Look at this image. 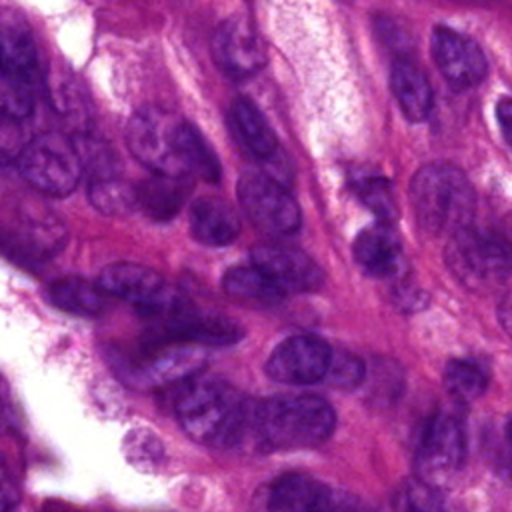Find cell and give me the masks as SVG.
Segmentation results:
<instances>
[{
	"instance_id": "6da1fadb",
	"label": "cell",
	"mask_w": 512,
	"mask_h": 512,
	"mask_svg": "<svg viewBox=\"0 0 512 512\" xmlns=\"http://www.w3.org/2000/svg\"><path fill=\"white\" fill-rule=\"evenodd\" d=\"M126 142L134 158L152 174L218 182L220 164L204 136L176 112L146 106L126 124Z\"/></svg>"
},
{
	"instance_id": "7a4b0ae2",
	"label": "cell",
	"mask_w": 512,
	"mask_h": 512,
	"mask_svg": "<svg viewBox=\"0 0 512 512\" xmlns=\"http://www.w3.org/2000/svg\"><path fill=\"white\" fill-rule=\"evenodd\" d=\"M174 412L186 436L204 446L230 448L252 434L254 404L216 376H194L180 386Z\"/></svg>"
},
{
	"instance_id": "3957f363",
	"label": "cell",
	"mask_w": 512,
	"mask_h": 512,
	"mask_svg": "<svg viewBox=\"0 0 512 512\" xmlns=\"http://www.w3.org/2000/svg\"><path fill=\"white\" fill-rule=\"evenodd\" d=\"M336 426L332 406L314 394L274 396L254 404L252 436L266 450L314 448Z\"/></svg>"
},
{
	"instance_id": "277c9868",
	"label": "cell",
	"mask_w": 512,
	"mask_h": 512,
	"mask_svg": "<svg viewBox=\"0 0 512 512\" xmlns=\"http://www.w3.org/2000/svg\"><path fill=\"white\" fill-rule=\"evenodd\" d=\"M410 204L418 224L426 232L450 238L470 228L476 194L460 168L446 162H432L412 176Z\"/></svg>"
},
{
	"instance_id": "5b68a950",
	"label": "cell",
	"mask_w": 512,
	"mask_h": 512,
	"mask_svg": "<svg viewBox=\"0 0 512 512\" xmlns=\"http://www.w3.org/2000/svg\"><path fill=\"white\" fill-rule=\"evenodd\" d=\"M444 260L452 276L472 292H492L512 276V244L494 232L466 228L450 236Z\"/></svg>"
},
{
	"instance_id": "8992f818",
	"label": "cell",
	"mask_w": 512,
	"mask_h": 512,
	"mask_svg": "<svg viewBox=\"0 0 512 512\" xmlns=\"http://www.w3.org/2000/svg\"><path fill=\"white\" fill-rule=\"evenodd\" d=\"M16 162L22 178L48 196H68L82 176L74 140L60 132L34 136L20 148Z\"/></svg>"
},
{
	"instance_id": "52a82bcc",
	"label": "cell",
	"mask_w": 512,
	"mask_h": 512,
	"mask_svg": "<svg viewBox=\"0 0 512 512\" xmlns=\"http://www.w3.org/2000/svg\"><path fill=\"white\" fill-rule=\"evenodd\" d=\"M98 286L152 318H162L184 304L182 294L166 278L142 264H110L100 272Z\"/></svg>"
},
{
	"instance_id": "ba28073f",
	"label": "cell",
	"mask_w": 512,
	"mask_h": 512,
	"mask_svg": "<svg viewBox=\"0 0 512 512\" xmlns=\"http://www.w3.org/2000/svg\"><path fill=\"white\" fill-rule=\"evenodd\" d=\"M466 458V434L462 420L452 412H436L424 426L414 466L418 480L440 488L462 468Z\"/></svg>"
},
{
	"instance_id": "9c48e42d",
	"label": "cell",
	"mask_w": 512,
	"mask_h": 512,
	"mask_svg": "<svg viewBox=\"0 0 512 512\" xmlns=\"http://www.w3.org/2000/svg\"><path fill=\"white\" fill-rule=\"evenodd\" d=\"M238 200L248 220L270 238H284L300 228L294 196L272 176L248 172L238 180Z\"/></svg>"
},
{
	"instance_id": "30bf717a",
	"label": "cell",
	"mask_w": 512,
	"mask_h": 512,
	"mask_svg": "<svg viewBox=\"0 0 512 512\" xmlns=\"http://www.w3.org/2000/svg\"><path fill=\"white\" fill-rule=\"evenodd\" d=\"M334 350L320 338L298 334L282 340L266 362V374L284 384H314L326 380Z\"/></svg>"
},
{
	"instance_id": "8fae6325",
	"label": "cell",
	"mask_w": 512,
	"mask_h": 512,
	"mask_svg": "<svg viewBox=\"0 0 512 512\" xmlns=\"http://www.w3.org/2000/svg\"><path fill=\"white\" fill-rule=\"evenodd\" d=\"M212 56L230 78L242 80L266 64V48L250 20L232 16L218 24L212 36Z\"/></svg>"
},
{
	"instance_id": "7c38bea8",
	"label": "cell",
	"mask_w": 512,
	"mask_h": 512,
	"mask_svg": "<svg viewBox=\"0 0 512 512\" xmlns=\"http://www.w3.org/2000/svg\"><path fill=\"white\" fill-rule=\"evenodd\" d=\"M430 50L442 78L454 90H468L478 86L488 72V64L480 46L472 38L448 26L434 28Z\"/></svg>"
},
{
	"instance_id": "4fadbf2b",
	"label": "cell",
	"mask_w": 512,
	"mask_h": 512,
	"mask_svg": "<svg viewBox=\"0 0 512 512\" xmlns=\"http://www.w3.org/2000/svg\"><path fill=\"white\" fill-rule=\"evenodd\" d=\"M334 488L304 472H286L260 486L254 512H326Z\"/></svg>"
},
{
	"instance_id": "5bb4252c",
	"label": "cell",
	"mask_w": 512,
	"mask_h": 512,
	"mask_svg": "<svg viewBox=\"0 0 512 512\" xmlns=\"http://www.w3.org/2000/svg\"><path fill=\"white\" fill-rule=\"evenodd\" d=\"M152 342H176L190 346H224L240 340L242 330L228 318L188 310L186 304L156 318Z\"/></svg>"
},
{
	"instance_id": "9a60e30c",
	"label": "cell",
	"mask_w": 512,
	"mask_h": 512,
	"mask_svg": "<svg viewBox=\"0 0 512 512\" xmlns=\"http://www.w3.org/2000/svg\"><path fill=\"white\" fill-rule=\"evenodd\" d=\"M252 266L264 272L284 294L312 292L320 288L324 280L320 266L308 254L276 242L252 248Z\"/></svg>"
},
{
	"instance_id": "2e32d148",
	"label": "cell",
	"mask_w": 512,
	"mask_h": 512,
	"mask_svg": "<svg viewBox=\"0 0 512 512\" xmlns=\"http://www.w3.org/2000/svg\"><path fill=\"white\" fill-rule=\"evenodd\" d=\"M200 346L176 342H150L144 356L128 368V380L142 386L180 382L192 376L202 364Z\"/></svg>"
},
{
	"instance_id": "e0dca14e",
	"label": "cell",
	"mask_w": 512,
	"mask_h": 512,
	"mask_svg": "<svg viewBox=\"0 0 512 512\" xmlns=\"http://www.w3.org/2000/svg\"><path fill=\"white\" fill-rule=\"evenodd\" d=\"M352 254L366 274L390 276L400 268L402 244L392 224L378 222L356 236Z\"/></svg>"
},
{
	"instance_id": "ac0fdd59",
	"label": "cell",
	"mask_w": 512,
	"mask_h": 512,
	"mask_svg": "<svg viewBox=\"0 0 512 512\" xmlns=\"http://www.w3.org/2000/svg\"><path fill=\"white\" fill-rule=\"evenodd\" d=\"M190 232L206 246H226L236 240L240 220L224 200L204 196L190 208Z\"/></svg>"
},
{
	"instance_id": "d6986e66",
	"label": "cell",
	"mask_w": 512,
	"mask_h": 512,
	"mask_svg": "<svg viewBox=\"0 0 512 512\" xmlns=\"http://www.w3.org/2000/svg\"><path fill=\"white\" fill-rule=\"evenodd\" d=\"M392 94L412 122H422L432 110V88L422 68L410 58H398L390 70Z\"/></svg>"
},
{
	"instance_id": "ffe728a7",
	"label": "cell",
	"mask_w": 512,
	"mask_h": 512,
	"mask_svg": "<svg viewBox=\"0 0 512 512\" xmlns=\"http://www.w3.org/2000/svg\"><path fill=\"white\" fill-rule=\"evenodd\" d=\"M230 126L242 146L256 158L270 160L278 152V140L260 108L248 98H236L230 106Z\"/></svg>"
},
{
	"instance_id": "44dd1931",
	"label": "cell",
	"mask_w": 512,
	"mask_h": 512,
	"mask_svg": "<svg viewBox=\"0 0 512 512\" xmlns=\"http://www.w3.org/2000/svg\"><path fill=\"white\" fill-rule=\"evenodd\" d=\"M188 190V178L152 174L148 180L136 186L138 208L152 220H170L182 208Z\"/></svg>"
},
{
	"instance_id": "7402d4cb",
	"label": "cell",
	"mask_w": 512,
	"mask_h": 512,
	"mask_svg": "<svg viewBox=\"0 0 512 512\" xmlns=\"http://www.w3.org/2000/svg\"><path fill=\"white\" fill-rule=\"evenodd\" d=\"M2 74L32 78L36 68V48L28 26L18 16H6L0 32Z\"/></svg>"
},
{
	"instance_id": "603a6c76",
	"label": "cell",
	"mask_w": 512,
	"mask_h": 512,
	"mask_svg": "<svg viewBox=\"0 0 512 512\" xmlns=\"http://www.w3.org/2000/svg\"><path fill=\"white\" fill-rule=\"evenodd\" d=\"M222 288L230 298L252 306H270L284 296V292L278 290L272 280L256 266H240L228 270L222 280Z\"/></svg>"
},
{
	"instance_id": "cb8c5ba5",
	"label": "cell",
	"mask_w": 512,
	"mask_h": 512,
	"mask_svg": "<svg viewBox=\"0 0 512 512\" xmlns=\"http://www.w3.org/2000/svg\"><path fill=\"white\" fill-rule=\"evenodd\" d=\"M104 290L82 278H60L48 286V296L54 306L78 314L96 316L104 310Z\"/></svg>"
},
{
	"instance_id": "d4e9b609",
	"label": "cell",
	"mask_w": 512,
	"mask_h": 512,
	"mask_svg": "<svg viewBox=\"0 0 512 512\" xmlns=\"http://www.w3.org/2000/svg\"><path fill=\"white\" fill-rule=\"evenodd\" d=\"M88 200L98 212L106 216H124L138 206L136 186H130L120 176L90 182Z\"/></svg>"
},
{
	"instance_id": "484cf974",
	"label": "cell",
	"mask_w": 512,
	"mask_h": 512,
	"mask_svg": "<svg viewBox=\"0 0 512 512\" xmlns=\"http://www.w3.org/2000/svg\"><path fill=\"white\" fill-rule=\"evenodd\" d=\"M72 140H74V146L78 152L82 174H86L90 178V182L120 176L118 174V170H120L118 158H116L114 150L104 140H100L92 134H80Z\"/></svg>"
},
{
	"instance_id": "4316f807",
	"label": "cell",
	"mask_w": 512,
	"mask_h": 512,
	"mask_svg": "<svg viewBox=\"0 0 512 512\" xmlns=\"http://www.w3.org/2000/svg\"><path fill=\"white\" fill-rule=\"evenodd\" d=\"M444 386L456 400L472 402L484 394L488 378L478 364L456 358L444 368Z\"/></svg>"
},
{
	"instance_id": "83f0119b",
	"label": "cell",
	"mask_w": 512,
	"mask_h": 512,
	"mask_svg": "<svg viewBox=\"0 0 512 512\" xmlns=\"http://www.w3.org/2000/svg\"><path fill=\"white\" fill-rule=\"evenodd\" d=\"M354 194L380 218V222L392 224L396 218V202L390 182L376 174H356L352 178Z\"/></svg>"
},
{
	"instance_id": "f1b7e54d",
	"label": "cell",
	"mask_w": 512,
	"mask_h": 512,
	"mask_svg": "<svg viewBox=\"0 0 512 512\" xmlns=\"http://www.w3.org/2000/svg\"><path fill=\"white\" fill-rule=\"evenodd\" d=\"M396 512H456V508L434 488L418 478L404 482L396 494Z\"/></svg>"
},
{
	"instance_id": "f546056e",
	"label": "cell",
	"mask_w": 512,
	"mask_h": 512,
	"mask_svg": "<svg viewBox=\"0 0 512 512\" xmlns=\"http://www.w3.org/2000/svg\"><path fill=\"white\" fill-rule=\"evenodd\" d=\"M0 100H2V112L6 118L18 122V120L30 116V112L34 108L32 78L2 74Z\"/></svg>"
},
{
	"instance_id": "4dcf8cb0",
	"label": "cell",
	"mask_w": 512,
	"mask_h": 512,
	"mask_svg": "<svg viewBox=\"0 0 512 512\" xmlns=\"http://www.w3.org/2000/svg\"><path fill=\"white\" fill-rule=\"evenodd\" d=\"M126 460L138 470H158L164 462V446L150 430H132L124 438Z\"/></svg>"
},
{
	"instance_id": "1f68e13d",
	"label": "cell",
	"mask_w": 512,
	"mask_h": 512,
	"mask_svg": "<svg viewBox=\"0 0 512 512\" xmlns=\"http://www.w3.org/2000/svg\"><path fill=\"white\" fill-rule=\"evenodd\" d=\"M14 248L26 254H50L52 248L60 244V226L50 222L26 220L22 222V232L12 238Z\"/></svg>"
},
{
	"instance_id": "d6a6232c",
	"label": "cell",
	"mask_w": 512,
	"mask_h": 512,
	"mask_svg": "<svg viewBox=\"0 0 512 512\" xmlns=\"http://www.w3.org/2000/svg\"><path fill=\"white\" fill-rule=\"evenodd\" d=\"M366 376L364 362L350 352H334L326 380L338 388H354Z\"/></svg>"
},
{
	"instance_id": "836d02e7",
	"label": "cell",
	"mask_w": 512,
	"mask_h": 512,
	"mask_svg": "<svg viewBox=\"0 0 512 512\" xmlns=\"http://www.w3.org/2000/svg\"><path fill=\"white\" fill-rule=\"evenodd\" d=\"M328 512H376V510L370 504H366L362 498H358L346 490L334 488Z\"/></svg>"
},
{
	"instance_id": "e575fe53",
	"label": "cell",
	"mask_w": 512,
	"mask_h": 512,
	"mask_svg": "<svg viewBox=\"0 0 512 512\" xmlns=\"http://www.w3.org/2000/svg\"><path fill=\"white\" fill-rule=\"evenodd\" d=\"M496 120L500 124L502 136L512 148V98H502L496 104Z\"/></svg>"
},
{
	"instance_id": "d590c367",
	"label": "cell",
	"mask_w": 512,
	"mask_h": 512,
	"mask_svg": "<svg viewBox=\"0 0 512 512\" xmlns=\"http://www.w3.org/2000/svg\"><path fill=\"white\" fill-rule=\"evenodd\" d=\"M500 322L506 328V332L512 336V292L506 294L500 306Z\"/></svg>"
},
{
	"instance_id": "8d00e7d4",
	"label": "cell",
	"mask_w": 512,
	"mask_h": 512,
	"mask_svg": "<svg viewBox=\"0 0 512 512\" xmlns=\"http://www.w3.org/2000/svg\"><path fill=\"white\" fill-rule=\"evenodd\" d=\"M506 450H508V458H510V462H512V418L508 420V424H506Z\"/></svg>"
}]
</instances>
